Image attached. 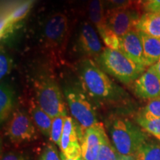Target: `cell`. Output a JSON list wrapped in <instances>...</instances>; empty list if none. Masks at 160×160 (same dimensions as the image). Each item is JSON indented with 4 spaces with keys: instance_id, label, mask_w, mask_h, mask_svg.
<instances>
[{
    "instance_id": "cell-17",
    "label": "cell",
    "mask_w": 160,
    "mask_h": 160,
    "mask_svg": "<svg viewBox=\"0 0 160 160\" xmlns=\"http://www.w3.org/2000/svg\"><path fill=\"white\" fill-rule=\"evenodd\" d=\"M104 4L102 0H90L88 5V17L102 37L109 28L105 23V14L104 13Z\"/></svg>"
},
{
    "instance_id": "cell-7",
    "label": "cell",
    "mask_w": 160,
    "mask_h": 160,
    "mask_svg": "<svg viewBox=\"0 0 160 160\" xmlns=\"http://www.w3.org/2000/svg\"><path fill=\"white\" fill-rule=\"evenodd\" d=\"M140 17L139 10L131 5L106 11L105 23L108 28L120 38L135 30Z\"/></svg>"
},
{
    "instance_id": "cell-28",
    "label": "cell",
    "mask_w": 160,
    "mask_h": 160,
    "mask_svg": "<svg viewBox=\"0 0 160 160\" xmlns=\"http://www.w3.org/2000/svg\"><path fill=\"white\" fill-rule=\"evenodd\" d=\"M142 5L147 12H160V0H143Z\"/></svg>"
},
{
    "instance_id": "cell-30",
    "label": "cell",
    "mask_w": 160,
    "mask_h": 160,
    "mask_svg": "<svg viewBox=\"0 0 160 160\" xmlns=\"http://www.w3.org/2000/svg\"><path fill=\"white\" fill-rule=\"evenodd\" d=\"M153 68H154L155 69V71L156 73H157V74L158 77H159L160 79V59L158 60V62L156 64H154V65H153Z\"/></svg>"
},
{
    "instance_id": "cell-20",
    "label": "cell",
    "mask_w": 160,
    "mask_h": 160,
    "mask_svg": "<svg viewBox=\"0 0 160 160\" xmlns=\"http://www.w3.org/2000/svg\"><path fill=\"white\" fill-rule=\"evenodd\" d=\"M135 160H160V143L149 139L139 147Z\"/></svg>"
},
{
    "instance_id": "cell-3",
    "label": "cell",
    "mask_w": 160,
    "mask_h": 160,
    "mask_svg": "<svg viewBox=\"0 0 160 160\" xmlns=\"http://www.w3.org/2000/svg\"><path fill=\"white\" fill-rule=\"evenodd\" d=\"M69 35L68 19L61 12L45 20L42 31V42L48 56L55 62H62Z\"/></svg>"
},
{
    "instance_id": "cell-25",
    "label": "cell",
    "mask_w": 160,
    "mask_h": 160,
    "mask_svg": "<svg viewBox=\"0 0 160 160\" xmlns=\"http://www.w3.org/2000/svg\"><path fill=\"white\" fill-rule=\"evenodd\" d=\"M13 67V60L8 54L2 45L0 51V79H2L11 71Z\"/></svg>"
},
{
    "instance_id": "cell-34",
    "label": "cell",
    "mask_w": 160,
    "mask_h": 160,
    "mask_svg": "<svg viewBox=\"0 0 160 160\" xmlns=\"http://www.w3.org/2000/svg\"><path fill=\"white\" fill-rule=\"evenodd\" d=\"M155 137L157 138V139L158 140V141L160 142V135H158V136H155Z\"/></svg>"
},
{
    "instance_id": "cell-1",
    "label": "cell",
    "mask_w": 160,
    "mask_h": 160,
    "mask_svg": "<svg viewBox=\"0 0 160 160\" xmlns=\"http://www.w3.org/2000/svg\"><path fill=\"white\" fill-rule=\"evenodd\" d=\"M78 75L82 88L99 105H117L128 102L127 92L112 81L105 72L89 58L80 62Z\"/></svg>"
},
{
    "instance_id": "cell-4",
    "label": "cell",
    "mask_w": 160,
    "mask_h": 160,
    "mask_svg": "<svg viewBox=\"0 0 160 160\" xmlns=\"http://www.w3.org/2000/svg\"><path fill=\"white\" fill-rule=\"evenodd\" d=\"M97 65L105 73L129 85L145 72V67L133 62L120 51L106 48L96 59Z\"/></svg>"
},
{
    "instance_id": "cell-24",
    "label": "cell",
    "mask_w": 160,
    "mask_h": 160,
    "mask_svg": "<svg viewBox=\"0 0 160 160\" xmlns=\"http://www.w3.org/2000/svg\"><path fill=\"white\" fill-rule=\"evenodd\" d=\"M137 122L144 131L153 137L160 135V119H145L137 116Z\"/></svg>"
},
{
    "instance_id": "cell-33",
    "label": "cell",
    "mask_w": 160,
    "mask_h": 160,
    "mask_svg": "<svg viewBox=\"0 0 160 160\" xmlns=\"http://www.w3.org/2000/svg\"><path fill=\"white\" fill-rule=\"evenodd\" d=\"M131 3H132V5H133V4H135V5H137V4H142V1L143 0H131Z\"/></svg>"
},
{
    "instance_id": "cell-26",
    "label": "cell",
    "mask_w": 160,
    "mask_h": 160,
    "mask_svg": "<svg viewBox=\"0 0 160 160\" xmlns=\"http://www.w3.org/2000/svg\"><path fill=\"white\" fill-rule=\"evenodd\" d=\"M39 160H62V159L55 146L49 144L45 146L40 155Z\"/></svg>"
},
{
    "instance_id": "cell-2",
    "label": "cell",
    "mask_w": 160,
    "mask_h": 160,
    "mask_svg": "<svg viewBox=\"0 0 160 160\" xmlns=\"http://www.w3.org/2000/svg\"><path fill=\"white\" fill-rule=\"evenodd\" d=\"M107 128L111 142L120 155L134 156L140 146L149 139L142 128L127 118L110 117Z\"/></svg>"
},
{
    "instance_id": "cell-13",
    "label": "cell",
    "mask_w": 160,
    "mask_h": 160,
    "mask_svg": "<svg viewBox=\"0 0 160 160\" xmlns=\"http://www.w3.org/2000/svg\"><path fill=\"white\" fill-rule=\"evenodd\" d=\"M119 51L133 62L146 68L141 34L137 30H132L120 37Z\"/></svg>"
},
{
    "instance_id": "cell-9",
    "label": "cell",
    "mask_w": 160,
    "mask_h": 160,
    "mask_svg": "<svg viewBox=\"0 0 160 160\" xmlns=\"http://www.w3.org/2000/svg\"><path fill=\"white\" fill-rule=\"evenodd\" d=\"M80 127V126H79ZM76 125L73 119L66 117L65 125L59 147L61 153L68 158L82 157L81 144L79 143V135L82 130Z\"/></svg>"
},
{
    "instance_id": "cell-21",
    "label": "cell",
    "mask_w": 160,
    "mask_h": 160,
    "mask_svg": "<svg viewBox=\"0 0 160 160\" xmlns=\"http://www.w3.org/2000/svg\"><path fill=\"white\" fill-rule=\"evenodd\" d=\"M119 154L108 137L107 133L104 135L98 152L97 160H117Z\"/></svg>"
},
{
    "instance_id": "cell-18",
    "label": "cell",
    "mask_w": 160,
    "mask_h": 160,
    "mask_svg": "<svg viewBox=\"0 0 160 160\" xmlns=\"http://www.w3.org/2000/svg\"><path fill=\"white\" fill-rule=\"evenodd\" d=\"M15 105V93L7 82L0 85V119L2 123L8 119Z\"/></svg>"
},
{
    "instance_id": "cell-19",
    "label": "cell",
    "mask_w": 160,
    "mask_h": 160,
    "mask_svg": "<svg viewBox=\"0 0 160 160\" xmlns=\"http://www.w3.org/2000/svg\"><path fill=\"white\" fill-rule=\"evenodd\" d=\"M145 66L154 65L160 59V39L141 33Z\"/></svg>"
},
{
    "instance_id": "cell-11",
    "label": "cell",
    "mask_w": 160,
    "mask_h": 160,
    "mask_svg": "<svg viewBox=\"0 0 160 160\" xmlns=\"http://www.w3.org/2000/svg\"><path fill=\"white\" fill-rule=\"evenodd\" d=\"M133 88L135 94L142 99L151 100L160 98V79L153 65L136 80Z\"/></svg>"
},
{
    "instance_id": "cell-31",
    "label": "cell",
    "mask_w": 160,
    "mask_h": 160,
    "mask_svg": "<svg viewBox=\"0 0 160 160\" xmlns=\"http://www.w3.org/2000/svg\"><path fill=\"white\" fill-rule=\"evenodd\" d=\"M60 157H61L62 160H84L82 157H79L77 158H68L62 153H60Z\"/></svg>"
},
{
    "instance_id": "cell-29",
    "label": "cell",
    "mask_w": 160,
    "mask_h": 160,
    "mask_svg": "<svg viewBox=\"0 0 160 160\" xmlns=\"http://www.w3.org/2000/svg\"><path fill=\"white\" fill-rule=\"evenodd\" d=\"M1 160H27V159L20 152L9 151L2 155Z\"/></svg>"
},
{
    "instance_id": "cell-32",
    "label": "cell",
    "mask_w": 160,
    "mask_h": 160,
    "mask_svg": "<svg viewBox=\"0 0 160 160\" xmlns=\"http://www.w3.org/2000/svg\"><path fill=\"white\" fill-rule=\"evenodd\" d=\"M117 160H135L134 156H122L120 155Z\"/></svg>"
},
{
    "instance_id": "cell-14",
    "label": "cell",
    "mask_w": 160,
    "mask_h": 160,
    "mask_svg": "<svg viewBox=\"0 0 160 160\" xmlns=\"http://www.w3.org/2000/svg\"><path fill=\"white\" fill-rule=\"evenodd\" d=\"M80 51L88 57L97 58L102 53L103 48L97 32L88 22L81 25L78 38Z\"/></svg>"
},
{
    "instance_id": "cell-5",
    "label": "cell",
    "mask_w": 160,
    "mask_h": 160,
    "mask_svg": "<svg viewBox=\"0 0 160 160\" xmlns=\"http://www.w3.org/2000/svg\"><path fill=\"white\" fill-rule=\"evenodd\" d=\"M36 102L52 119L67 116L65 103L57 82L48 76H42L34 82Z\"/></svg>"
},
{
    "instance_id": "cell-10",
    "label": "cell",
    "mask_w": 160,
    "mask_h": 160,
    "mask_svg": "<svg viewBox=\"0 0 160 160\" xmlns=\"http://www.w3.org/2000/svg\"><path fill=\"white\" fill-rule=\"evenodd\" d=\"M105 133V128L101 122H97L83 131L80 142L84 160H97L100 145Z\"/></svg>"
},
{
    "instance_id": "cell-15",
    "label": "cell",
    "mask_w": 160,
    "mask_h": 160,
    "mask_svg": "<svg viewBox=\"0 0 160 160\" xmlns=\"http://www.w3.org/2000/svg\"><path fill=\"white\" fill-rule=\"evenodd\" d=\"M135 30L160 39V12H147L140 17Z\"/></svg>"
},
{
    "instance_id": "cell-23",
    "label": "cell",
    "mask_w": 160,
    "mask_h": 160,
    "mask_svg": "<svg viewBox=\"0 0 160 160\" xmlns=\"http://www.w3.org/2000/svg\"><path fill=\"white\" fill-rule=\"evenodd\" d=\"M138 117L145 119H160V98L151 99L139 111Z\"/></svg>"
},
{
    "instance_id": "cell-16",
    "label": "cell",
    "mask_w": 160,
    "mask_h": 160,
    "mask_svg": "<svg viewBox=\"0 0 160 160\" xmlns=\"http://www.w3.org/2000/svg\"><path fill=\"white\" fill-rule=\"evenodd\" d=\"M29 113L37 129L45 137H50L53 119L39 107L36 100L31 101Z\"/></svg>"
},
{
    "instance_id": "cell-22",
    "label": "cell",
    "mask_w": 160,
    "mask_h": 160,
    "mask_svg": "<svg viewBox=\"0 0 160 160\" xmlns=\"http://www.w3.org/2000/svg\"><path fill=\"white\" fill-rule=\"evenodd\" d=\"M66 117L67 116H59V117L53 118V122H52L50 139L51 140L52 142L58 146L59 145L60 139L62 134Z\"/></svg>"
},
{
    "instance_id": "cell-12",
    "label": "cell",
    "mask_w": 160,
    "mask_h": 160,
    "mask_svg": "<svg viewBox=\"0 0 160 160\" xmlns=\"http://www.w3.org/2000/svg\"><path fill=\"white\" fill-rule=\"evenodd\" d=\"M33 0H27L1 17V39L5 40L14 33L21 22L27 17L31 10Z\"/></svg>"
},
{
    "instance_id": "cell-6",
    "label": "cell",
    "mask_w": 160,
    "mask_h": 160,
    "mask_svg": "<svg viewBox=\"0 0 160 160\" xmlns=\"http://www.w3.org/2000/svg\"><path fill=\"white\" fill-rule=\"evenodd\" d=\"M85 92L77 85L66 86L64 94L72 116L79 124L82 133L85 130L99 122L97 113Z\"/></svg>"
},
{
    "instance_id": "cell-8",
    "label": "cell",
    "mask_w": 160,
    "mask_h": 160,
    "mask_svg": "<svg viewBox=\"0 0 160 160\" xmlns=\"http://www.w3.org/2000/svg\"><path fill=\"white\" fill-rule=\"evenodd\" d=\"M6 134L13 143L31 142L37 138L36 126L25 112H14L6 126Z\"/></svg>"
},
{
    "instance_id": "cell-27",
    "label": "cell",
    "mask_w": 160,
    "mask_h": 160,
    "mask_svg": "<svg viewBox=\"0 0 160 160\" xmlns=\"http://www.w3.org/2000/svg\"><path fill=\"white\" fill-rule=\"evenodd\" d=\"M104 7L108 10L127 8L132 5L131 0H102Z\"/></svg>"
}]
</instances>
